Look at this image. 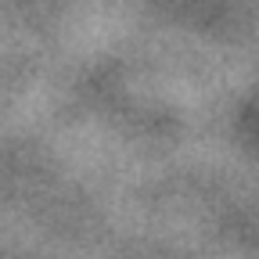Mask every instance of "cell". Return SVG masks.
<instances>
[]
</instances>
